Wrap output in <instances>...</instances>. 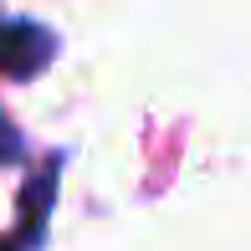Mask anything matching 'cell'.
<instances>
[{"label":"cell","instance_id":"1","mask_svg":"<svg viewBox=\"0 0 251 251\" xmlns=\"http://www.w3.org/2000/svg\"><path fill=\"white\" fill-rule=\"evenodd\" d=\"M56 56V31L36 26V21H16L0 10V77L10 82H31L36 72H47Z\"/></svg>","mask_w":251,"mask_h":251},{"label":"cell","instance_id":"2","mask_svg":"<svg viewBox=\"0 0 251 251\" xmlns=\"http://www.w3.org/2000/svg\"><path fill=\"white\" fill-rule=\"evenodd\" d=\"M56 169H62V159H51L26 185V195H21V226L0 236V251H36L47 241V221H51V200H56Z\"/></svg>","mask_w":251,"mask_h":251},{"label":"cell","instance_id":"3","mask_svg":"<svg viewBox=\"0 0 251 251\" xmlns=\"http://www.w3.org/2000/svg\"><path fill=\"white\" fill-rule=\"evenodd\" d=\"M21 154H26V144H21V128L10 123V113L0 108V169H5V164H16Z\"/></svg>","mask_w":251,"mask_h":251}]
</instances>
